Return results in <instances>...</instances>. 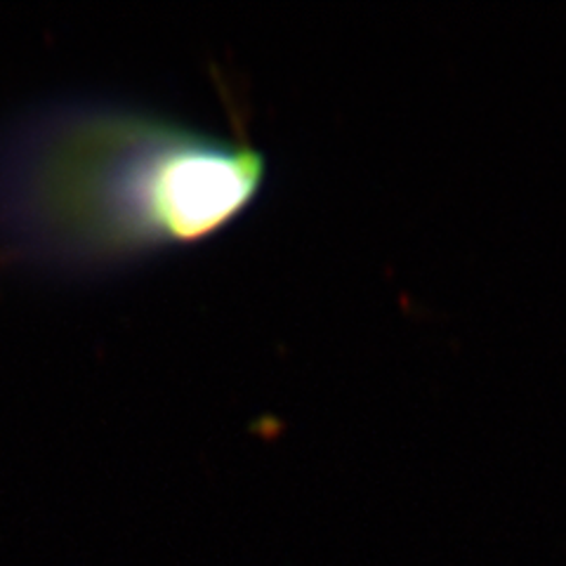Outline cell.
Masks as SVG:
<instances>
[{"label": "cell", "mask_w": 566, "mask_h": 566, "mask_svg": "<svg viewBox=\"0 0 566 566\" xmlns=\"http://www.w3.org/2000/svg\"><path fill=\"white\" fill-rule=\"evenodd\" d=\"M268 175L243 137L133 102H57L0 151V229L45 272L114 276L220 237Z\"/></svg>", "instance_id": "6da1fadb"}]
</instances>
